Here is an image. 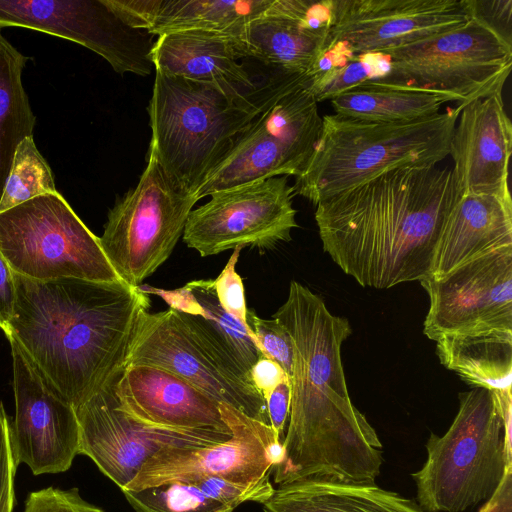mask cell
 I'll return each instance as SVG.
<instances>
[{"instance_id": "obj_34", "label": "cell", "mask_w": 512, "mask_h": 512, "mask_svg": "<svg viewBox=\"0 0 512 512\" xmlns=\"http://www.w3.org/2000/svg\"><path fill=\"white\" fill-rule=\"evenodd\" d=\"M233 250V253L221 273L216 279H213L214 290L218 301L224 310L237 319L246 328L247 332L259 349L254 332L247 322V306L243 282L239 274L236 272V264L242 248L237 247Z\"/></svg>"}, {"instance_id": "obj_5", "label": "cell", "mask_w": 512, "mask_h": 512, "mask_svg": "<svg viewBox=\"0 0 512 512\" xmlns=\"http://www.w3.org/2000/svg\"><path fill=\"white\" fill-rule=\"evenodd\" d=\"M511 416V391L459 394L452 424L442 436L430 434L427 459L411 475L425 512H463L491 498L512 467Z\"/></svg>"}, {"instance_id": "obj_19", "label": "cell", "mask_w": 512, "mask_h": 512, "mask_svg": "<svg viewBox=\"0 0 512 512\" xmlns=\"http://www.w3.org/2000/svg\"><path fill=\"white\" fill-rule=\"evenodd\" d=\"M511 152L512 125L502 92L462 106L449 145L454 163L451 169L461 194L511 196L508 186Z\"/></svg>"}, {"instance_id": "obj_13", "label": "cell", "mask_w": 512, "mask_h": 512, "mask_svg": "<svg viewBox=\"0 0 512 512\" xmlns=\"http://www.w3.org/2000/svg\"><path fill=\"white\" fill-rule=\"evenodd\" d=\"M220 411L231 431L227 440L206 446L161 449L143 464L123 490L207 477L250 483L271 475L281 460L282 443L270 425L226 404L220 403Z\"/></svg>"}, {"instance_id": "obj_4", "label": "cell", "mask_w": 512, "mask_h": 512, "mask_svg": "<svg viewBox=\"0 0 512 512\" xmlns=\"http://www.w3.org/2000/svg\"><path fill=\"white\" fill-rule=\"evenodd\" d=\"M462 106L431 117L378 122L325 115L313 153L296 178L294 194L315 206L377 175L405 167H432L449 155Z\"/></svg>"}, {"instance_id": "obj_15", "label": "cell", "mask_w": 512, "mask_h": 512, "mask_svg": "<svg viewBox=\"0 0 512 512\" xmlns=\"http://www.w3.org/2000/svg\"><path fill=\"white\" fill-rule=\"evenodd\" d=\"M55 35L94 51L119 74L150 75L152 36L125 25L105 0H0V28Z\"/></svg>"}, {"instance_id": "obj_18", "label": "cell", "mask_w": 512, "mask_h": 512, "mask_svg": "<svg viewBox=\"0 0 512 512\" xmlns=\"http://www.w3.org/2000/svg\"><path fill=\"white\" fill-rule=\"evenodd\" d=\"M469 20L465 0H331L328 46L342 43L354 55L383 53Z\"/></svg>"}, {"instance_id": "obj_41", "label": "cell", "mask_w": 512, "mask_h": 512, "mask_svg": "<svg viewBox=\"0 0 512 512\" xmlns=\"http://www.w3.org/2000/svg\"><path fill=\"white\" fill-rule=\"evenodd\" d=\"M16 301L15 273L0 252V329L6 334Z\"/></svg>"}, {"instance_id": "obj_39", "label": "cell", "mask_w": 512, "mask_h": 512, "mask_svg": "<svg viewBox=\"0 0 512 512\" xmlns=\"http://www.w3.org/2000/svg\"><path fill=\"white\" fill-rule=\"evenodd\" d=\"M290 400V380L278 384L266 399L270 427L281 443L284 440V428L289 417Z\"/></svg>"}, {"instance_id": "obj_26", "label": "cell", "mask_w": 512, "mask_h": 512, "mask_svg": "<svg viewBox=\"0 0 512 512\" xmlns=\"http://www.w3.org/2000/svg\"><path fill=\"white\" fill-rule=\"evenodd\" d=\"M435 342L441 364L469 385L511 391L512 331L444 335Z\"/></svg>"}, {"instance_id": "obj_31", "label": "cell", "mask_w": 512, "mask_h": 512, "mask_svg": "<svg viewBox=\"0 0 512 512\" xmlns=\"http://www.w3.org/2000/svg\"><path fill=\"white\" fill-rule=\"evenodd\" d=\"M185 286L200 305L202 317L214 328L233 356L250 372L262 354L246 328L219 303L213 279L194 280Z\"/></svg>"}, {"instance_id": "obj_27", "label": "cell", "mask_w": 512, "mask_h": 512, "mask_svg": "<svg viewBox=\"0 0 512 512\" xmlns=\"http://www.w3.org/2000/svg\"><path fill=\"white\" fill-rule=\"evenodd\" d=\"M335 114L378 122H403L439 113L448 97L421 90L364 83L330 101Z\"/></svg>"}, {"instance_id": "obj_35", "label": "cell", "mask_w": 512, "mask_h": 512, "mask_svg": "<svg viewBox=\"0 0 512 512\" xmlns=\"http://www.w3.org/2000/svg\"><path fill=\"white\" fill-rule=\"evenodd\" d=\"M23 512H104L84 500L78 488L47 487L28 494Z\"/></svg>"}, {"instance_id": "obj_12", "label": "cell", "mask_w": 512, "mask_h": 512, "mask_svg": "<svg viewBox=\"0 0 512 512\" xmlns=\"http://www.w3.org/2000/svg\"><path fill=\"white\" fill-rule=\"evenodd\" d=\"M287 176L272 177L213 193L190 212L184 243L200 256L237 247L271 249L291 240L298 227Z\"/></svg>"}, {"instance_id": "obj_14", "label": "cell", "mask_w": 512, "mask_h": 512, "mask_svg": "<svg viewBox=\"0 0 512 512\" xmlns=\"http://www.w3.org/2000/svg\"><path fill=\"white\" fill-rule=\"evenodd\" d=\"M429 297L423 333L512 331V245L476 257L445 275L420 281Z\"/></svg>"}, {"instance_id": "obj_1", "label": "cell", "mask_w": 512, "mask_h": 512, "mask_svg": "<svg viewBox=\"0 0 512 512\" xmlns=\"http://www.w3.org/2000/svg\"><path fill=\"white\" fill-rule=\"evenodd\" d=\"M294 345L291 400L282 457L273 467L277 485L314 480L374 484L382 443L347 390L341 347L349 321L332 314L322 298L297 281L273 315Z\"/></svg>"}, {"instance_id": "obj_9", "label": "cell", "mask_w": 512, "mask_h": 512, "mask_svg": "<svg viewBox=\"0 0 512 512\" xmlns=\"http://www.w3.org/2000/svg\"><path fill=\"white\" fill-rule=\"evenodd\" d=\"M383 54L386 74L366 83L442 94L462 106L502 92L512 67V47L474 19Z\"/></svg>"}, {"instance_id": "obj_42", "label": "cell", "mask_w": 512, "mask_h": 512, "mask_svg": "<svg viewBox=\"0 0 512 512\" xmlns=\"http://www.w3.org/2000/svg\"><path fill=\"white\" fill-rule=\"evenodd\" d=\"M479 512H512V467L507 470L496 491Z\"/></svg>"}, {"instance_id": "obj_20", "label": "cell", "mask_w": 512, "mask_h": 512, "mask_svg": "<svg viewBox=\"0 0 512 512\" xmlns=\"http://www.w3.org/2000/svg\"><path fill=\"white\" fill-rule=\"evenodd\" d=\"M119 407L151 427L229 433L220 403L186 380L164 369L127 365L114 383Z\"/></svg>"}, {"instance_id": "obj_33", "label": "cell", "mask_w": 512, "mask_h": 512, "mask_svg": "<svg viewBox=\"0 0 512 512\" xmlns=\"http://www.w3.org/2000/svg\"><path fill=\"white\" fill-rule=\"evenodd\" d=\"M247 322L257 339L263 356L275 361L291 378L294 365V345L292 338L276 318L263 319L253 310L247 309Z\"/></svg>"}, {"instance_id": "obj_7", "label": "cell", "mask_w": 512, "mask_h": 512, "mask_svg": "<svg viewBox=\"0 0 512 512\" xmlns=\"http://www.w3.org/2000/svg\"><path fill=\"white\" fill-rule=\"evenodd\" d=\"M130 364L171 372L217 402L270 425L266 401L253 385L250 372L200 315L173 308L144 311L132 339Z\"/></svg>"}, {"instance_id": "obj_37", "label": "cell", "mask_w": 512, "mask_h": 512, "mask_svg": "<svg viewBox=\"0 0 512 512\" xmlns=\"http://www.w3.org/2000/svg\"><path fill=\"white\" fill-rule=\"evenodd\" d=\"M16 462L10 436V420L0 399V512H13Z\"/></svg>"}, {"instance_id": "obj_8", "label": "cell", "mask_w": 512, "mask_h": 512, "mask_svg": "<svg viewBox=\"0 0 512 512\" xmlns=\"http://www.w3.org/2000/svg\"><path fill=\"white\" fill-rule=\"evenodd\" d=\"M317 103L302 78L272 85L258 114L238 134L196 198L272 177L300 176L321 132Z\"/></svg>"}, {"instance_id": "obj_23", "label": "cell", "mask_w": 512, "mask_h": 512, "mask_svg": "<svg viewBox=\"0 0 512 512\" xmlns=\"http://www.w3.org/2000/svg\"><path fill=\"white\" fill-rule=\"evenodd\" d=\"M155 71L192 81L250 93L255 84L239 63L236 47L226 32L177 31L157 36L151 49Z\"/></svg>"}, {"instance_id": "obj_32", "label": "cell", "mask_w": 512, "mask_h": 512, "mask_svg": "<svg viewBox=\"0 0 512 512\" xmlns=\"http://www.w3.org/2000/svg\"><path fill=\"white\" fill-rule=\"evenodd\" d=\"M389 68L388 56L383 53L357 55L344 66L319 78L309 80L308 88L316 101L333 100L343 93L370 80L384 76Z\"/></svg>"}, {"instance_id": "obj_30", "label": "cell", "mask_w": 512, "mask_h": 512, "mask_svg": "<svg viewBox=\"0 0 512 512\" xmlns=\"http://www.w3.org/2000/svg\"><path fill=\"white\" fill-rule=\"evenodd\" d=\"M57 192L52 171L38 151L33 136L16 148L0 198V213L37 196Z\"/></svg>"}, {"instance_id": "obj_17", "label": "cell", "mask_w": 512, "mask_h": 512, "mask_svg": "<svg viewBox=\"0 0 512 512\" xmlns=\"http://www.w3.org/2000/svg\"><path fill=\"white\" fill-rule=\"evenodd\" d=\"M112 383L75 409L80 431L79 454L88 456L121 490L143 464L161 449L206 446L227 440L229 433L179 431L144 425L118 404Z\"/></svg>"}, {"instance_id": "obj_3", "label": "cell", "mask_w": 512, "mask_h": 512, "mask_svg": "<svg viewBox=\"0 0 512 512\" xmlns=\"http://www.w3.org/2000/svg\"><path fill=\"white\" fill-rule=\"evenodd\" d=\"M15 286L5 335L74 409L122 374L137 322L150 306L139 286L17 274Z\"/></svg>"}, {"instance_id": "obj_28", "label": "cell", "mask_w": 512, "mask_h": 512, "mask_svg": "<svg viewBox=\"0 0 512 512\" xmlns=\"http://www.w3.org/2000/svg\"><path fill=\"white\" fill-rule=\"evenodd\" d=\"M27 57L0 28V198L19 143L33 136L35 116L22 84Z\"/></svg>"}, {"instance_id": "obj_36", "label": "cell", "mask_w": 512, "mask_h": 512, "mask_svg": "<svg viewBox=\"0 0 512 512\" xmlns=\"http://www.w3.org/2000/svg\"><path fill=\"white\" fill-rule=\"evenodd\" d=\"M470 19L512 47V0H465Z\"/></svg>"}, {"instance_id": "obj_2", "label": "cell", "mask_w": 512, "mask_h": 512, "mask_svg": "<svg viewBox=\"0 0 512 512\" xmlns=\"http://www.w3.org/2000/svg\"><path fill=\"white\" fill-rule=\"evenodd\" d=\"M460 195L449 167L381 173L316 205L323 250L363 287L420 282Z\"/></svg>"}, {"instance_id": "obj_40", "label": "cell", "mask_w": 512, "mask_h": 512, "mask_svg": "<svg viewBox=\"0 0 512 512\" xmlns=\"http://www.w3.org/2000/svg\"><path fill=\"white\" fill-rule=\"evenodd\" d=\"M250 376L253 385L265 401L278 384L290 380L279 364L263 355L251 368Z\"/></svg>"}, {"instance_id": "obj_21", "label": "cell", "mask_w": 512, "mask_h": 512, "mask_svg": "<svg viewBox=\"0 0 512 512\" xmlns=\"http://www.w3.org/2000/svg\"><path fill=\"white\" fill-rule=\"evenodd\" d=\"M225 32L241 59H256L281 74H309L329 44L328 24L304 9L281 12L272 2L262 15Z\"/></svg>"}, {"instance_id": "obj_16", "label": "cell", "mask_w": 512, "mask_h": 512, "mask_svg": "<svg viewBox=\"0 0 512 512\" xmlns=\"http://www.w3.org/2000/svg\"><path fill=\"white\" fill-rule=\"evenodd\" d=\"M15 417L10 436L17 464L34 475L67 471L79 454L80 431L73 406L11 338Z\"/></svg>"}, {"instance_id": "obj_25", "label": "cell", "mask_w": 512, "mask_h": 512, "mask_svg": "<svg viewBox=\"0 0 512 512\" xmlns=\"http://www.w3.org/2000/svg\"><path fill=\"white\" fill-rule=\"evenodd\" d=\"M270 477L250 483L207 477L122 493L136 512H233L244 502L268 500L275 490Z\"/></svg>"}, {"instance_id": "obj_6", "label": "cell", "mask_w": 512, "mask_h": 512, "mask_svg": "<svg viewBox=\"0 0 512 512\" xmlns=\"http://www.w3.org/2000/svg\"><path fill=\"white\" fill-rule=\"evenodd\" d=\"M148 113V154L181 188L195 195L260 111L251 93L155 71Z\"/></svg>"}, {"instance_id": "obj_29", "label": "cell", "mask_w": 512, "mask_h": 512, "mask_svg": "<svg viewBox=\"0 0 512 512\" xmlns=\"http://www.w3.org/2000/svg\"><path fill=\"white\" fill-rule=\"evenodd\" d=\"M272 0H163L151 35L177 31L225 32L262 15Z\"/></svg>"}, {"instance_id": "obj_38", "label": "cell", "mask_w": 512, "mask_h": 512, "mask_svg": "<svg viewBox=\"0 0 512 512\" xmlns=\"http://www.w3.org/2000/svg\"><path fill=\"white\" fill-rule=\"evenodd\" d=\"M128 27L148 32L154 25L163 0H105Z\"/></svg>"}, {"instance_id": "obj_10", "label": "cell", "mask_w": 512, "mask_h": 512, "mask_svg": "<svg viewBox=\"0 0 512 512\" xmlns=\"http://www.w3.org/2000/svg\"><path fill=\"white\" fill-rule=\"evenodd\" d=\"M0 252L15 274L29 279L121 282L99 237L58 192L0 213Z\"/></svg>"}, {"instance_id": "obj_24", "label": "cell", "mask_w": 512, "mask_h": 512, "mask_svg": "<svg viewBox=\"0 0 512 512\" xmlns=\"http://www.w3.org/2000/svg\"><path fill=\"white\" fill-rule=\"evenodd\" d=\"M264 512H425L417 502L374 484L304 480L278 485Z\"/></svg>"}, {"instance_id": "obj_22", "label": "cell", "mask_w": 512, "mask_h": 512, "mask_svg": "<svg viewBox=\"0 0 512 512\" xmlns=\"http://www.w3.org/2000/svg\"><path fill=\"white\" fill-rule=\"evenodd\" d=\"M508 245H512L511 196L463 193L448 215L429 277H441Z\"/></svg>"}, {"instance_id": "obj_11", "label": "cell", "mask_w": 512, "mask_h": 512, "mask_svg": "<svg viewBox=\"0 0 512 512\" xmlns=\"http://www.w3.org/2000/svg\"><path fill=\"white\" fill-rule=\"evenodd\" d=\"M197 201L148 154L138 183L109 211L99 237L121 281L138 287L169 258Z\"/></svg>"}]
</instances>
